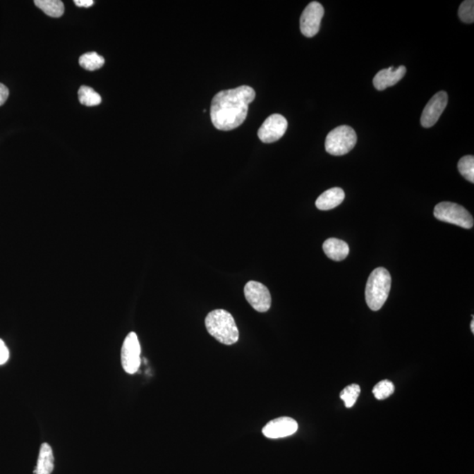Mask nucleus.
I'll return each mask as SVG.
<instances>
[{"label": "nucleus", "instance_id": "nucleus-13", "mask_svg": "<svg viewBox=\"0 0 474 474\" xmlns=\"http://www.w3.org/2000/svg\"><path fill=\"white\" fill-rule=\"evenodd\" d=\"M346 195L343 189L334 188L322 193L315 201V206L320 210H332L339 207L344 200Z\"/></svg>", "mask_w": 474, "mask_h": 474}, {"label": "nucleus", "instance_id": "nucleus-9", "mask_svg": "<svg viewBox=\"0 0 474 474\" xmlns=\"http://www.w3.org/2000/svg\"><path fill=\"white\" fill-rule=\"evenodd\" d=\"M288 123L285 117L281 114H272L258 129V138L265 143L275 142L285 135Z\"/></svg>", "mask_w": 474, "mask_h": 474}, {"label": "nucleus", "instance_id": "nucleus-12", "mask_svg": "<svg viewBox=\"0 0 474 474\" xmlns=\"http://www.w3.org/2000/svg\"><path fill=\"white\" fill-rule=\"evenodd\" d=\"M407 69L403 66L394 69V67H389V69L379 71L373 78V85L379 91H384L387 88L397 84L401 79L405 76Z\"/></svg>", "mask_w": 474, "mask_h": 474}, {"label": "nucleus", "instance_id": "nucleus-1", "mask_svg": "<svg viewBox=\"0 0 474 474\" xmlns=\"http://www.w3.org/2000/svg\"><path fill=\"white\" fill-rule=\"evenodd\" d=\"M256 98L250 86L242 85L215 95L211 103L212 123L219 130H233L243 123L249 105Z\"/></svg>", "mask_w": 474, "mask_h": 474}, {"label": "nucleus", "instance_id": "nucleus-21", "mask_svg": "<svg viewBox=\"0 0 474 474\" xmlns=\"http://www.w3.org/2000/svg\"><path fill=\"white\" fill-rule=\"evenodd\" d=\"M394 392V386L390 380H382L377 384L375 389L372 390L373 394L378 400H384V399L389 398Z\"/></svg>", "mask_w": 474, "mask_h": 474}, {"label": "nucleus", "instance_id": "nucleus-2", "mask_svg": "<svg viewBox=\"0 0 474 474\" xmlns=\"http://www.w3.org/2000/svg\"><path fill=\"white\" fill-rule=\"evenodd\" d=\"M207 332L225 346H232L239 339V330L229 312L217 310L210 312L205 320Z\"/></svg>", "mask_w": 474, "mask_h": 474}, {"label": "nucleus", "instance_id": "nucleus-23", "mask_svg": "<svg viewBox=\"0 0 474 474\" xmlns=\"http://www.w3.org/2000/svg\"><path fill=\"white\" fill-rule=\"evenodd\" d=\"M9 351L3 340L0 339V365H4L8 360Z\"/></svg>", "mask_w": 474, "mask_h": 474}, {"label": "nucleus", "instance_id": "nucleus-7", "mask_svg": "<svg viewBox=\"0 0 474 474\" xmlns=\"http://www.w3.org/2000/svg\"><path fill=\"white\" fill-rule=\"evenodd\" d=\"M244 296L255 310L265 313L272 305L271 293L267 286L260 282L249 281L244 286Z\"/></svg>", "mask_w": 474, "mask_h": 474}, {"label": "nucleus", "instance_id": "nucleus-14", "mask_svg": "<svg viewBox=\"0 0 474 474\" xmlns=\"http://www.w3.org/2000/svg\"><path fill=\"white\" fill-rule=\"evenodd\" d=\"M322 249L327 257L334 261L346 260L350 253L349 245L344 241L337 238H329L323 243Z\"/></svg>", "mask_w": 474, "mask_h": 474}, {"label": "nucleus", "instance_id": "nucleus-15", "mask_svg": "<svg viewBox=\"0 0 474 474\" xmlns=\"http://www.w3.org/2000/svg\"><path fill=\"white\" fill-rule=\"evenodd\" d=\"M54 470V455L51 447L49 444H42L40 449L37 468L35 474H51Z\"/></svg>", "mask_w": 474, "mask_h": 474}, {"label": "nucleus", "instance_id": "nucleus-22", "mask_svg": "<svg viewBox=\"0 0 474 474\" xmlns=\"http://www.w3.org/2000/svg\"><path fill=\"white\" fill-rule=\"evenodd\" d=\"M458 16L463 23L471 24L474 21V1L466 0L461 4L458 9Z\"/></svg>", "mask_w": 474, "mask_h": 474}, {"label": "nucleus", "instance_id": "nucleus-11", "mask_svg": "<svg viewBox=\"0 0 474 474\" xmlns=\"http://www.w3.org/2000/svg\"><path fill=\"white\" fill-rule=\"evenodd\" d=\"M298 430V423L296 420L290 418H279L272 420L262 430L264 436L271 439H278L292 436Z\"/></svg>", "mask_w": 474, "mask_h": 474}, {"label": "nucleus", "instance_id": "nucleus-4", "mask_svg": "<svg viewBox=\"0 0 474 474\" xmlns=\"http://www.w3.org/2000/svg\"><path fill=\"white\" fill-rule=\"evenodd\" d=\"M357 143V134L349 126H339L327 135L326 152L332 156H344L349 153Z\"/></svg>", "mask_w": 474, "mask_h": 474}, {"label": "nucleus", "instance_id": "nucleus-20", "mask_svg": "<svg viewBox=\"0 0 474 474\" xmlns=\"http://www.w3.org/2000/svg\"><path fill=\"white\" fill-rule=\"evenodd\" d=\"M359 394H360V387L357 385V384H353V385L346 387L341 392L340 397L344 401L346 408H353L356 402H357Z\"/></svg>", "mask_w": 474, "mask_h": 474}, {"label": "nucleus", "instance_id": "nucleus-18", "mask_svg": "<svg viewBox=\"0 0 474 474\" xmlns=\"http://www.w3.org/2000/svg\"><path fill=\"white\" fill-rule=\"evenodd\" d=\"M105 63V59L96 52L85 53L79 59V64L87 71H96L100 69Z\"/></svg>", "mask_w": 474, "mask_h": 474}, {"label": "nucleus", "instance_id": "nucleus-10", "mask_svg": "<svg viewBox=\"0 0 474 474\" xmlns=\"http://www.w3.org/2000/svg\"><path fill=\"white\" fill-rule=\"evenodd\" d=\"M448 104L447 93L442 91L435 95L423 109L421 124L423 128H432L437 123Z\"/></svg>", "mask_w": 474, "mask_h": 474}, {"label": "nucleus", "instance_id": "nucleus-16", "mask_svg": "<svg viewBox=\"0 0 474 474\" xmlns=\"http://www.w3.org/2000/svg\"><path fill=\"white\" fill-rule=\"evenodd\" d=\"M35 6L52 18L63 16L64 6L60 0H35Z\"/></svg>", "mask_w": 474, "mask_h": 474}, {"label": "nucleus", "instance_id": "nucleus-24", "mask_svg": "<svg viewBox=\"0 0 474 474\" xmlns=\"http://www.w3.org/2000/svg\"><path fill=\"white\" fill-rule=\"evenodd\" d=\"M9 96V90L6 86L0 83V107L3 106L6 103L7 99Z\"/></svg>", "mask_w": 474, "mask_h": 474}, {"label": "nucleus", "instance_id": "nucleus-17", "mask_svg": "<svg viewBox=\"0 0 474 474\" xmlns=\"http://www.w3.org/2000/svg\"><path fill=\"white\" fill-rule=\"evenodd\" d=\"M78 99L82 105L95 107L102 102V96L89 86H81L78 90Z\"/></svg>", "mask_w": 474, "mask_h": 474}, {"label": "nucleus", "instance_id": "nucleus-5", "mask_svg": "<svg viewBox=\"0 0 474 474\" xmlns=\"http://www.w3.org/2000/svg\"><path fill=\"white\" fill-rule=\"evenodd\" d=\"M434 217L443 222L470 229L473 227L471 214L461 205L452 202H441L435 207Z\"/></svg>", "mask_w": 474, "mask_h": 474}, {"label": "nucleus", "instance_id": "nucleus-19", "mask_svg": "<svg viewBox=\"0 0 474 474\" xmlns=\"http://www.w3.org/2000/svg\"><path fill=\"white\" fill-rule=\"evenodd\" d=\"M458 168L461 174L466 181L474 183V157L473 156L463 157L458 162Z\"/></svg>", "mask_w": 474, "mask_h": 474}, {"label": "nucleus", "instance_id": "nucleus-8", "mask_svg": "<svg viewBox=\"0 0 474 474\" xmlns=\"http://www.w3.org/2000/svg\"><path fill=\"white\" fill-rule=\"evenodd\" d=\"M323 16H324V8L322 4L316 1L308 4L300 16L301 33L308 38L314 37L315 35H317Z\"/></svg>", "mask_w": 474, "mask_h": 474}, {"label": "nucleus", "instance_id": "nucleus-25", "mask_svg": "<svg viewBox=\"0 0 474 474\" xmlns=\"http://www.w3.org/2000/svg\"><path fill=\"white\" fill-rule=\"evenodd\" d=\"M74 3L76 4V6L79 7H85V8L92 6L93 4H95L92 0H75Z\"/></svg>", "mask_w": 474, "mask_h": 474}, {"label": "nucleus", "instance_id": "nucleus-6", "mask_svg": "<svg viewBox=\"0 0 474 474\" xmlns=\"http://www.w3.org/2000/svg\"><path fill=\"white\" fill-rule=\"evenodd\" d=\"M141 346L138 336L135 332L129 333L126 337L121 349V364L124 371L128 375H134L141 365Z\"/></svg>", "mask_w": 474, "mask_h": 474}, {"label": "nucleus", "instance_id": "nucleus-26", "mask_svg": "<svg viewBox=\"0 0 474 474\" xmlns=\"http://www.w3.org/2000/svg\"><path fill=\"white\" fill-rule=\"evenodd\" d=\"M471 329H472V332L474 333V320H473V321L471 322Z\"/></svg>", "mask_w": 474, "mask_h": 474}, {"label": "nucleus", "instance_id": "nucleus-3", "mask_svg": "<svg viewBox=\"0 0 474 474\" xmlns=\"http://www.w3.org/2000/svg\"><path fill=\"white\" fill-rule=\"evenodd\" d=\"M392 279L385 268L375 269L370 275L365 288V300L370 310L378 311L389 298Z\"/></svg>", "mask_w": 474, "mask_h": 474}]
</instances>
